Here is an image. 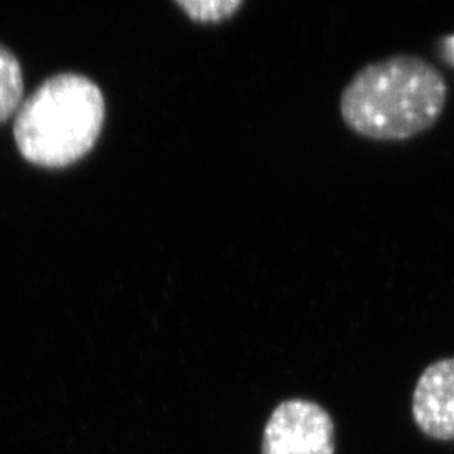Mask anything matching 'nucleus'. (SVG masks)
Returning a JSON list of instances; mask_svg holds the SVG:
<instances>
[{"label":"nucleus","instance_id":"nucleus-1","mask_svg":"<svg viewBox=\"0 0 454 454\" xmlns=\"http://www.w3.org/2000/svg\"><path fill=\"white\" fill-rule=\"evenodd\" d=\"M446 103L448 82L436 66L394 54L358 69L341 91L340 114L358 137L403 142L433 129Z\"/></svg>","mask_w":454,"mask_h":454},{"label":"nucleus","instance_id":"nucleus-2","mask_svg":"<svg viewBox=\"0 0 454 454\" xmlns=\"http://www.w3.org/2000/svg\"><path fill=\"white\" fill-rule=\"evenodd\" d=\"M105 99L95 82L76 73L56 74L27 98L14 123L20 153L41 167H65L97 144Z\"/></svg>","mask_w":454,"mask_h":454},{"label":"nucleus","instance_id":"nucleus-3","mask_svg":"<svg viewBox=\"0 0 454 454\" xmlns=\"http://www.w3.org/2000/svg\"><path fill=\"white\" fill-rule=\"evenodd\" d=\"M335 446L330 412L309 399H288L266 422L261 454H335Z\"/></svg>","mask_w":454,"mask_h":454},{"label":"nucleus","instance_id":"nucleus-4","mask_svg":"<svg viewBox=\"0 0 454 454\" xmlns=\"http://www.w3.org/2000/svg\"><path fill=\"white\" fill-rule=\"evenodd\" d=\"M412 416L422 433L438 441H454V357L442 358L421 373Z\"/></svg>","mask_w":454,"mask_h":454},{"label":"nucleus","instance_id":"nucleus-5","mask_svg":"<svg viewBox=\"0 0 454 454\" xmlns=\"http://www.w3.org/2000/svg\"><path fill=\"white\" fill-rule=\"evenodd\" d=\"M24 82L16 56L0 46V121L14 114L22 99Z\"/></svg>","mask_w":454,"mask_h":454},{"label":"nucleus","instance_id":"nucleus-6","mask_svg":"<svg viewBox=\"0 0 454 454\" xmlns=\"http://www.w3.org/2000/svg\"><path fill=\"white\" fill-rule=\"evenodd\" d=\"M177 7H180L185 16L192 19L199 24H221L236 16L246 2L244 0H177Z\"/></svg>","mask_w":454,"mask_h":454}]
</instances>
